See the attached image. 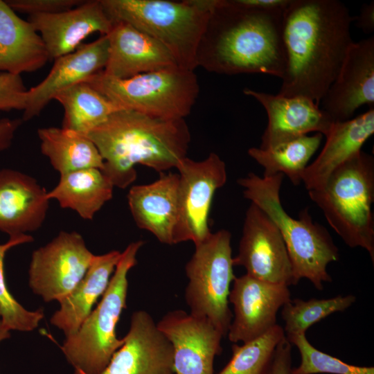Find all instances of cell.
Returning a JSON list of instances; mask_svg holds the SVG:
<instances>
[{
    "mask_svg": "<svg viewBox=\"0 0 374 374\" xmlns=\"http://www.w3.org/2000/svg\"><path fill=\"white\" fill-rule=\"evenodd\" d=\"M320 104L334 122L352 118L363 105L374 107L373 36L351 44Z\"/></svg>",
    "mask_w": 374,
    "mask_h": 374,
    "instance_id": "obj_16",
    "label": "cell"
},
{
    "mask_svg": "<svg viewBox=\"0 0 374 374\" xmlns=\"http://www.w3.org/2000/svg\"><path fill=\"white\" fill-rule=\"evenodd\" d=\"M243 93L256 99L265 109L268 122L258 147L267 150L316 132L326 136L335 123L314 100L302 96L285 97L249 88Z\"/></svg>",
    "mask_w": 374,
    "mask_h": 374,
    "instance_id": "obj_17",
    "label": "cell"
},
{
    "mask_svg": "<svg viewBox=\"0 0 374 374\" xmlns=\"http://www.w3.org/2000/svg\"><path fill=\"white\" fill-rule=\"evenodd\" d=\"M29 234L10 236L9 240L0 244V317L2 323L10 330L30 332L38 327L44 317L41 308L30 311L24 308L11 294L6 283L4 258L11 248L32 242Z\"/></svg>",
    "mask_w": 374,
    "mask_h": 374,
    "instance_id": "obj_32",
    "label": "cell"
},
{
    "mask_svg": "<svg viewBox=\"0 0 374 374\" xmlns=\"http://www.w3.org/2000/svg\"><path fill=\"white\" fill-rule=\"evenodd\" d=\"M144 242L130 243L111 277L98 305L83 321L78 331L66 337L60 348L74 370L84 374H100L114 353L123 345L116 335V325L127 308V274L136 263V256Z\"/></svg>",
    "mask_w": 374,
    "mask_h": 374,
    "instance_id": "obj_7",
    "label": "cell"
},
{
    "mask_svg": "<svg viewBox=\"0 0 374 374\" xmlns=\"http://www.w3.org/2000/svg\"><path fill=\"white\" fill-rule=\"evenodd\" d=\"M108 56L109 39L106 35L92 42L82 44L75 51L55 59L46 78L27 90L22 121L39 116L59 92L103 71Z\"/></svg>",
    "mask_w": 374,
    "mask_h": 374,
    "instance_id": "obj_18",
    "label": "cell"
},
{
    "mask_svg": "<svg viewBox=\"0 0 374 374\" xmlns=\"http://www.w3.org/2000/svg\"><path fill=\"white\" fill-rule=\"evenodd\" d=\"M179 172L178 215L173 244L191 241L195 245L211 233L209 214L216 190L226 182L224 161L215 152L202 161L186 157Z\"/></svg>",
    "mask_w": 374,
    "mask_h": 374,
    "instance_id": "obj_10",
    "label": "cell"
},
{
    "mask_svg": "<svg viewBox=\"0 0 374 374\" xmlns=\"http://www.w3.org/2000/svg\"><path fill=\"white\" fill-rule=\"evenodd\" d=\"M285 338L283 328L276 324L241 346L233 344L230 360L217 374H267L276 350Z\"/></svg>",
    "mask_w": 374,
    "mask_h": 374,
    "instance_id": "obj_30",
    "label": "cell"
},
{
    "mask_svg": "<svg viewBox=\"0 0 374 374\" xmlns=\"http://www.w3.org/2000/svg\"><path fill=\"white\" fill-rule=\"evenodd\" d=\"M27 20L41 36L50 60L75 51L93 33L108 35L113 26L100 0H84L71 9L29 15Z\"/></svg>",
    "mask_w": 374,
    "mask_h": 374,
    "instance_id": "obj_19",
    "label": "cell"
},
{
    "mask_svg": "<svg viewBox=\"0 0 374 374\" xmlns=\"http://www.w3.org/2000/svg\"><path fill=\"white\" fill-rule=\"evenodd\" d=\"M87 136L104 162L103 172L124 189L136 179V165L165 172L187 157L190 133L185 119H163L137 112L112 113Z\"/></svg>",
    "mask_w": 374,
    "mask_h": 374,
    "instance_id": "obj_3",
    "label": "cell"
},
{
    "mask_svg": "<svg viewBox=\"0 0 374 374\" xmlns=\"http://www.w3.org/2000/svg\"><path fill=\"white\" fill-rule=\"evenodd\" d=\"M114 188L100 169L85 168L61 175L56 186L47 192V198L91 220L112 198Z\"/></svg>",
    "mask_w": 374,
    "mask_h": 374,
    "instance_id": "obj_26",
    "label": "cell"
},
{
    "mask_svg": "<svg viewBox=\"0 0 374 374\" xmlns=\"http://www.w3.org/2000/svg\"><path fill=\"white\" fill-rule=\"evenodd\" d=\"M123 345L100 374H175L173 348L151 315L136 310ZM73 374H84L74 370Z\"/></svg>",
    "mask_w": 374,
    "mask_h": 374,
    "instance_id": "obj_15",
    "label": "cell"
},
{
    "mask_svg": "<svg viewBox=\"0 0 374 374\" xmlns=\"http://www.w3.org/2000/svg\"><path fill=\"white\" fill-rule=\"evenodd\" d=\"M6 3L16 12L29 15L51 14L71 9L84 0H6Z\"/></svg>",
    "mask_w": 374,
    "mask_h": 374,
    "instance_id": "obj_35",
    "label": "cell"
},
{
    "mask_svg": "<svg viewBox=\"0 0 374 374\" xmlns=\"http://www.w3.org/2000/svg\"><path fill=\"white\" fill-rule=\"evenodd\" d=\"M42 153L60 175L85 169L103 168V159L95 144L85 135L62 127L37 130Z\"/></svg>",
    "mask_w": 374,
    "mask_h": 374,
    "instance_id": "obj_27",
    "label": "cell"
},
{
    "mask_svg": "<svg viewBox=\"0 0 374 374\" xmlns=\"http://www.w3.org/2000/svg\"><path fill=\"white\" fill-rule=\"evenodd\" d=\"M357 21V26L366 33H371L374 30V1L364 3L362 6L359 14L354 17Z\"/></svg>",
    "mask_w": 374,
    "mask_h": 374,
    "instance_id": "obj_38",
    "label": "cell"
},
{
    "mask_svg": "<svg viewBox=\"0 0 374 374\" xmlns=\"http://www.w3.org/2000/svg\"><path fill=\"white\" fill-rule=\"evenodd\" d=\"M308 192L344 243L365 249L374 263L373 157L359 150L336 168L321 188Z\"/></svg>",
    "mask_w": 374,
    "mask_h": 374,
    "instance_id": "obj_5",
    "label": "cell"
},
{
    "mask_svg": "<svg viewBox=\"0 0 374 374\" xmlns=\"http://www.w3.org/2000/svg\"><path fill=\"white\" fill-rule=\"evenodd\" d=\"M289 287L265 282L247 274L235 277L229 302L233 319L226 336L233 343L256 339L275 326L277 313L290 298Z\"/></svg>",
    "mask_w": 374,
    "mask_h": 374,
    "instance_id": "obj_13",
    "label": "cell"
},
{
    "mask_svg": "<svg viewBox=\"0 0 374 374\" xmlns=\"http://www.w3.org/2000/svg\"><path fill=\"white\" fill-rule=\"evenodd\" d=\"M10 330H8L0 320V342L10 338Z\"/></svg>",
    "mask_w": 374,
    "mask_h": 374,
    "instance_id": "obj_40",
    "label": "cell"
},
{
    "mask_svg": "<svg viewBox=\"0 0 374 374\" xmlns=\"http://www.w3.org/2000/svg\"><path fill=\"white\" fill-rule=\"evenodd\" d=\"M44 43L33 25L0 0V73L20 75L49 61Z\"/></svg>",
    "mask_w": 374,
    "mask_h": 374,
    "instance_id": "obj_24",
    "label": "cell"
},
{
    "mask_svg": "<svg viewBox=\"0 0 374 374\" xmlns=\"http://www.w3.org/2000/svg\"><path fill=\"white\" fill-rule=\"evenodd\" d=\"M156 181L133 186L127 202L136 226L172 245L178 215L179 174L161 172Z\"/></svg>",
    "mask_w": 374,
    "mask_h": 374,
    "instance_id": "obj_22",
    "label": "cell"
},
{
    "mask_svg": "<svg viewBox=\"0 0 374 374\" xmlns=\"http://www.w3.org/2000/svg\"><path fill=\"white\" fill-rule=\"evenodd\" d=\"M284 175L260 177L249 173L238 184L244 188L243 195L261 208L273 221L284 240L297 284L302 278L310 281L318 290L324 283H331L328 265L339 260V251L326 229L312 220L307 208L297 219L284 209L280 190Z\"/></svg>",
    "mask_w": 374,
    "mask_h": 374,
    "instance_id": "obj_4",
    "label": "cell"
},
{
    "mask_svg": "<svg viewBox=\"0 0 374 374\" xmlns=\"http://www.w3.org/2000/svg\"><path fill=\"white\" fill-rule=\"evenodd\" d=\"M353 20L338 0H290L283 15L286 69L278 94L319 105L353 42Z\"/></svg>",
    "mask_w": 374,
    "mask_h": 374,
    "instance_id": "obj_1",
    "label": "cell"
},
{
    "mask_svg": "<svg viewBox=\"0 0 374 374\" xmlns=\"http://www.w3.org/2000/svg\"><path fill=\"white\" fill-rule=\"evenodd\" d=\"M107 35L109 56L103 71L109 76L125 79L178 66L162 44L128 24L113 23Z\"/></svg>",
    "mask_w": 374,
    "mask_h": 374,
    "instance_id": "obj_21",
    "label": "cell"
},
{
    "mask_svg": "<svg viewBox=\"0 0 374 374\" xmlns=\"http://www.w3.org/2000/svg\"><path fill=\"white\" fill-rule=\"evenodd\" d=\"M292 347L285 337L276 350L267 374H292Z\"/></svg>",
    "mask_w": 374,
    "mask_h": 374,
    "instance_id": "obj_36",
    "label": "cell"
},
{
    "mask_svg": "<svg viewBox=\"0 0 374 374\" xmlns=\"http://www.w3.org/2000/svg\"><path fill=\"white\" fill-rule=\"evenodd\" d=\"M353 294L328 299H290L281 308L285 337L305 334L314 324L337 312H344L356 302Z\"/></svg>",
    "mask_w": 374,
    "mask_h": 374,
    "instance_id": "obj_31",
    "label": "cell"
},
{
    "mask_svg": "<svg viewBox=\"0 0 374 374\" xmlns=\"http://www.w3.org/2000/svg\"><path fill=\"white\" fill-rule=\"evenodd\" d=\"M231 234L225 229L212 233L195 244L185 266L188 279L185 300L190 314L208 319L226 336L233 314L229 308L230 286L233 273Z\"/></svg>",
    "mask_w": 374,
    "mask_h": 374,
    "instance_id": "obj_9",
    "label": "cell"
},
{
    "mask_svg": "<svg viewBox=\"0 0 374 374\" xmlns=\"http://www.w3.org/2000/svg\"><path fill=\"white\" fill-rule=\"evenodd\" d=\"M94 256L80 233L62 231L33 252L29 286L44 301L60 302L82 279Z\"/></svg>",
    "mask_w": 374,
    "mask_h": 374,
    "instance_id": "obj_11",
    "label": "cell"
},
{
    "mask_svg": "<svg viewBox=\"0 0 374 374\" xmlns=\"http://www.w3.org/2000/svg\"><path fill=\"white\" fill-rule=\"evenodd\" d=\"M22 121L21 118H3L0 119V152L10 148Z\"/></svg>",
    "mask_w": 374,
    "mask_h": 374,
    "instance_id": "obj_37",
    "label": "cell"
},
{
    "mask_svg": "<svg viewBox=\"0 0 374 374\" xmlns=\"http://www.w3.org/2000/svg\"><path fill=\"white\" fill-rule=\"evenodd\" d=\"M27 90L21 75L0 73V111H24Z\"/></svg>",
    "mask_w": 374,
    "mask_h": 374,
    "instance_id": "obj_34",
    "label": "cell"
},
{
    "mask_svg": "<svg viewBox=\"0 0 374 374\" xmlns=\"http://www.w3.org/2000/svg\"><path fill=\"white\" fill-rule=\"evenodd\" d=\"M121 252L113 250L95 255L85 275L74 290L60 302L51 317L52 325L66 337L75 334L93 310L94 304L106 291Z\"/></svg>",
    "mask_w": 374,
    "mask_h": 374,
    "instance_id": "obj_25",
    "label": "cell"
},
{
    "mask_svg": "<svg viewBox=\"0 0 374 374\" xmlns=\"http://www.w3.org/2000/svg\"><path fill=\"white\" fill-rule=\"evenodd\" d=\"M374 133V107L344 121L335 122L321 152L304 170L302 182L308 190L321 188L330 174L361 150Z\"/></svg>",
    "mask_w": 374,
    "mask_h": 374,
    "instance_id": "obj_23",
    "label": "cell"
},
{
    "mask_svg": "<svg viewBox=\"0 0 374 374\" xmlns=\"http://www.w3.org/2000/svg\"><path fill=\"white\" fill-rule=\"evenodd\" d=\"M49 201L47 192L31 176L0 170V231L10 237L37 231L46 219Z\"/></svg>",
    "mask_w": 374,
    "mask_h": 374,
    "instance_id": "obj_20",
    "label": "cell"
},
{
    "mask_svg": "<svg viewBox=\"0 0 374 374\" xmlns=\"http://www.w3.org/2000/svg\"><path fill=\"white\" fill-rule=\"evenodd\" d=\"M54 100L64 109L62 128L82 135H87L121 109L85 82L59 92Z\"/></svg>",
    "mask_w": 374,
    "mask_h": 374,
    "instance_id": "obj_28",
    "label": "cell"
},
{
    "mask_svg": "<svg viewBox=\"0 0 374 374\" xmlns=\"http://www.w3.org/2000/svg\"><path fill=\"white\" fill-rule=\"evenodd\" d=\"M283 10L214 0L197 48V66L222 75L262 73L281 79L286 69Z\"/></svg>",
    "mask_w": 374,
    "mask_h": 374,
    "instance_id": "obj_2",
    "label": "cell"
},
{
    "mask_svg": "<svg viewBox=\"0 0 374 374\" xmlns=\"http://www.w3.org/2000/svg\"><path fill=\"white\" fill-rule=\"evenodd\" d=\"M286 339L297 348L301 356L300 364L292 367V374H374L373 366L351 365L318 350L310 343L305 334Z\"/></svg>",
    "mask_w": 374,
    "mask_h": 374,
    "instance_id": "obj_33",
    "label": "cell"
},
{
    "mask_svg": "<svg viewBox=\"0 0 374 374\" xmlns=\"http://www.w3.org/2000/svg\"><path fill=\"white\" fill-rule=\"evenodd\" d=\"M242 3L265 9H285L290 0H240Z\"/></svg>",
    "mask_w": 374,
    "mask_h": 374,
    "instance_id": "obj_39",
    "label": "cell"
},
{
    "mask_svg": "<svg viewBox=\"0 0 374 374\" xmlns=\"http://www.w3.org/2000/svg\"><path fill=\"white\" fill-rule=\"evenodd\" d=\"M234 266L258 280L290 286L296 285L291 261L282 235L269 216L251 203L242 226Z\"/></svg>",
    "mask_w": 374,
    "mask_h": 374,
    "instance_id": "obj_12",
    "label": "cell"
},
{
    "mask_svg": "<svg viewBox=\"0 0 374 374\" xmlns=\"http://www.w3.org/2000/svg\"><path fill=\"white\" fill-rule=\"evenodd\" d=\"M113 22H124L162 44L179 66L197 68V48L214 0H100Z\"/></svg>",
    "mask_w": 374,
    "mask_h": 374,
    "instance_id": "obj_6",
    "label": "cell"
},
{
    "mask_svg": "<svg viewBox=\"0 0 374 374\" xmlns=\"http://www.w3.org/2000/svg\"><path fill=\"white\" fill-rule=\"evenodd\" d=\"M85 82L121 109L163 119H185L198 98L194 71L179 66L119 79L100 71Z\"/></svg>",
    "mask_w": 374,
    "mask_h": 374,
    "instance_id": "obj_8",
    "label": "cell"
},
{
    "mask_svg": "<svg viewBox=\"0 0 374 374\" xmlns=\"http://www.w3.org/2000/svg\"><path fill=\"white\" fill-rule=\"evenodd\" d=\"M157 326L172 344L175 374H214L224 336L208 319L173 310Z\"/></svg>",
    "mask_w": 374,
    "mask_h": 374,
    "instance_id": "obj_14",
    "label": "cell"
},
{
    "mask_svg": "<svg viewBox=\"0 0 374 374\" xmlns=\"http://www.w3.org/2000/svg\"><path fill=\"white\" fill-rule=\"evenodd\" d=\"M323 135H305L267 150L253 147L248 154L264 168L263 176L282 174L292 184L302 182V175L308 163L320 146Z\"/></svg>",
    "mask_w": 374,
    "mask_h": 374,
    "instance_id": "obj_29",
    "label": "cell"
}]
</instances>
